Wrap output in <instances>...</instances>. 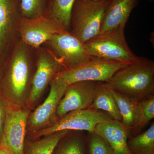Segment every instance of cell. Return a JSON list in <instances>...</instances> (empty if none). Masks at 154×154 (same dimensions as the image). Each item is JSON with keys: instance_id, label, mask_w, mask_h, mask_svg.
<instances>
[{"instance_id": "1", "label": "cell", "mask_w": 154, "mask_h": 154, "mask_svg": "<svg viewBox=\"0 0 154 154\" xmlns=\"http://www.w3.org/2000/svg\"><path fill=\"white\" fill-rule=\"evenodd\" d=\"M36 65V49L20 38L9 51L1 71L0 92L9 106H26Z\"/></svg>"}, {"instance_id": "2", "label": "cell", "mask_w": 154, "mask_h": 154, "mask_svg": "<svg viewBox=\"0 0 154 154\" xmlns=\"http://www.w3.org/2000/svg\"><path fill=\"white\" fill-rule=\"evenodd\" d=\"M106 83L116 92L138 101L147 99L154 96V62L137 57Z\"/></svg>"}, {"instance_id": "3", "label": "cell", "mask_w": 154, "mask_h": 154, "mask_svg": "<svg viewBox=\"0 0 154 154\" xmlns=\"http://www.w3.org/2000/svg\"><path fill=\"white\" fill-rule=\"evenodd\" d=\"M110 1L75 0L71 16L70 33L84 43L98 36Z\"/></svg>"}, {"instance_id": "4", "label": "cell", "mask_w": 154, "mask_h": 154, "mask_svg": "<svg viewBox=\"0 0 154 154\" xmlns=\"http://www.w3.org/2000/svg\"><path fill=\"white\" fill-rule=\"evenodd\" d=\"M125 28L99 34L85 43L89 55L93 57L130 63L136 56L125 39Z\"/></svg>"}, {"instance_id": "5", "label": "cell", "mask_w": 154, "mask_h": 154, "mask_svg": "<svg viewBox=\"0 0 154 154\" xmlns=\"http://www.w3.org/2000/svg\"><path fill=\"white\" fill-rule=\"evenodd\" d=\"M103 111L92 108L73 110L59 119L51 126L26 136L29 140H36L62 131H79L89 133L94 131L100 123L113 120Z\"/></svg>"}, {"instance_id": "6", "label": "cell", "mask_w": 154, "mask_h": 154, "mask_svg": "<svg viewBox=\"0 0 154 154\" xmlns=\"http://www.w3.org/2000/svg\"><path fill=\"white\" fill-rule=\"evenodd\" d=\"M64 69L51 51L41 46L36 49V65L26 106L31 111L38 105L53 79Z\"/></svg>"}, {"instance_id": "7", "label": "cell", "mask_w": 154, "mask_h": 154, "mask_svg": "<svg viewBox=\"0 0 154 154\" xmlns=\"http://www.w3.org/2000/svg\"><path fill=\"white\" fill-rule=\"evenodd\" d=\"M128 63L93 57L77 66L64 70L57 76L68 85L81 81L106 83L119 70Z\"/></svg>"}, {"instance_id": "8", "label": "cell", "mask_w": 154, "mask_h": 154, "mask_svg": "<svg viewBox=\"0 0 154 154\" xmlns=\"http://www.w3.org/2000/svg\"><path fill=\"white\" fill-rule=\"evenodd\" d=\"M49 85V93L44 102L29 113L26 136L49 127L58 120L57 110L68 85L57 75Z\"/></svg>"}, {"instance_id": "9", "label": "cell", "mask_w": 154, "mask_h": 154, "mask_svg": "<svg viewBox=\"0 0 154 154\" xmlns=\"http://www.w3.org/2000/svg\"><path fill=\"white\" fill-rule=\"evenodd\" d=\"M42 46L53 54L64 70L77 66L93 57L88 53L85 43L70 31L54 34Z\"/></svg>"}, {"instance_id": "10", "label": "cell", "mask_w": 154, "mask_h": 154, "mask_svg": "<svg viewBox=\"0 0 154 154\" xmlns=\"http://www.w3.org/2000/svg\"><path fill=\"white\" fill-rule=\"evenodd\" d=\"M31 110L27 106H8L2 138L0 145L15 154H24L27 121Z\"/></svg>"}, {"instance_id": "11", "label": "cell", "mask_w": 154, "mask_h": 154, "mask_svg": "<svg viewBox=\"0 0 154 154\" xmlns=\"http://www.w3.org/2000/svg\"><path fill=\"white\" fill-rule=\"evenodd\" d=\"M66 31L54 19L45 16L35 19L22 18L19 24V38L25 44L37 49L54 34Z\"/></svg>"}, {"instance_id": "12", "label": "cell", "mask_w": 154, "mask_h": 154, "mask_svg": "<svg viewBox=\"0 0 154 154\" xmlns=\"http://www.w3.org/2000/svg\"><path fill=\"white\" fill-rule=\"evenodd\" d=\"M98 83L81 81L69 85L58 106L57 119L73 110L91 108Z\"/></svg>"}, {"instance_id": "13", "label": "cell", "mask_w": 154, "mask_h": 154, "mask_svg": "<svg viewBox=\"0 0 154 154\" xmlns=\"http://www.w3.org/2000/svg\"><path fill=\"white\" fill-rule=\"evenodd\" d=\"M22 18L19 0H0V52L10 51L19 39Z\"/></svg>"}, {"instance_id": "14", "label": "cell", "mask_w": 154, "mask_h": 154, "mask_svg": "<svg viewBox=\"0 0 154 154\" xmlns=\"http://www.w3.org/2000/svg\"><path fill=\"white\" fill-rule=\"evenodd\" d=\"M137 1L110 0L103 15L99 34L125 28L126 22Z\"/></svg>"}, {"instance_id": "15", "label": "cell", "mask_w": 154, "mask_h": 154, "mask_svg": "<svg viewBox=\"0 0 154 154\" xmlns=\"http://www.w3.org/2000/svg\"><path fill=\"white\" fill-rule=\"evenodd\" d=\"M94 131L107 141L114 154H133L128 142L129 131L120 122L113 120L99 123Z\"/></svg>"}, {"instance_id": "16", "label": "cell", "mask_w": 154, "mask_h": 154, "mask_svg": "<svg viewBox=\"0 0 154 154\" xmlns=\"http://www.w3.org/2000/svg\"><path fill=\"white\" fill-rule=\"evenodd\" d=\"M110 89L118 105L122 124L128 131L139 128L141 121L139 101Z\"/></svg>"}, {"instance_id": "17", "label": "cell", "mask_w": 154, "mask_h": 154, "mask_svg": "<svg viewBox=\"0 0 154 154\" xmlns=\"http://www.w3.org/2000/svg\"><path fill=\"white\" fill-rule=\"evenodd\" d=\"M91 108L105 111L113 120L121 122L118 105L107 83H98Z\"/></svg>"}, {"instance_id": "18", "label": "cell", "mask_w": 154, "mask_h": 154, "mask_svg": "<svg viewBox=\"0 0 154 154\" xmlns=\"http://www.w3.org/2000/svg\"><path fill=\"white\" fill-rule=\"evenodd\" d=\"M70 131H62L36 140L25 139V154H53L61 140Z\"/></svg>"}, {"instance_id": "19", "label": "cell", "mask_w": 154, "mask_h": 154, "mask_svg": "<svg viewBox=\"0 0 154 154\" xmlns=\"http://www.w3.org/2000/svg\"><path fill=\"white\" fill-rule=\"evenodd\" d=\"M75 0H49L46 16L51 17L67 31L70 30L71 16Z\"/></svg>"}, {"instance_id": "20", "label": "cell", "mask_w": 154, "mask_h": 154, "mask_svg": "<svg viewBox=\"0 0 154 154\" xmlns=\"http://www.w3.org/2000/svg\"><path fill=\"white\" fill-rule=\"evenodd\" d=\"M82 131H70L61 140L53 154H85Z\"/></svg>"}, {"instance_id": "21", "label": "cell", "mask_w": 154, "mask_h": 154, "mask_svg": "<svg viewBox=\"0 0 154 154\" xmlns=\"http://www.w3.org/2000/svg\"><path fill=\"white\" fill-rule=\"evenodd\" d=\"M131 152L139 154H152L154 147V124L146 131L133 138L128 142Z\"/></svg>"}, {"instance_id": "22", "label": "cell", "mask_w": 154, "mask_h": 154, "mask_svg": "<svg viewBox=\"0 0 154 154\" xmlns=\"http://www.w3.org/2000/svg\"><path fill=\"white\" fill-rule=\"evenodd\" d=\"M22 18L35 19L46 16L49 0H19Z\"/></svg>"}, {"instance_id": "23", "label": "cell", "mask_w": 154, "mask_h": 154, "mask_svg": "<svg viewBox=\"0 0 154 154\" xmlns=\"http://www.w3.org/2000/svg\"><path fill=\"white\" fill-rule=\"evenodd\" d=\"M90 135V154H114L107 141L95 131Z\"/></svg>"}, {"instance_id": "24", "label": "cell", "mask_w": 154, "mask_h": 154, "mask_svg": "<svg viewBox=\"0 0 154 154\" xmlns=\"http://www.w3.org/2000/svg\"><path fill=\"white\" fill-rule=\"evenodd\" d=\"M141 121L139 128H142L154 118V96L139 101Z\"/></svg>"}, {"instance_id": "25", "label": "cell", "mask_w": 154, "mask_h": 154, "mask_svg": "<svg viewBox=\"0 0 154 154\" xmlns=\"http://www.w3.org/2000/svg\"><path fill=\"white\" fill-rule=\"evenodd\" d=\"M8 106L7 101L0 92V143L2 138Z\"/></svg>"}, {"instance_id": "26", "label": "cell", "mask_w": 154, "mask_h": 154, "mask_svg": "<svg viewBox=\"0 0 154 154\" xmlns=\"http://www.w3.org/2000/svg\"><path fill=\"white\" fill-rule=\"evenodd\" d=\"M0 154H15L5 147L0 145Z\"/></svg>"}, {"instance_id": "27", "label": "cell", "mask_w": 154, "mask_h": 154, "mask_svg": "<svg viewBox=\"0 0 154 154\" xmlns=\"http://www.w3.org/2000/svg\"><path fill=\"white\" fill-rule=\"evenodd\" d=\"M91 1H109V0H91Z\"/></svg>"}, {"instance_id": "28", "label": "cell", "mask_w": 154, "mask_h": 154, "mask_svg": "<svg viewBox=\"0 0 154 154\" xmlns=\"http://www.w3.org/2000/svg\"><path fill=\"white\" fill-rule=\"evenodd\" d=\"M1 71H2V68H1V66H0V81H1Z\"/></svg>"}, {"instance_id": "29", "label": "cell", "mask_w": 154, "mask_h": 154, "mask_svg": "<svg viewBox=\"0 0 154 154\" xmlns=\"http://www.w3.org/2000/svg\"><path fill=\"white\" fill-rule=\"evenodd\" d=\"M138 1H140V0H138Z\"/></svg>"}]
</instances>
